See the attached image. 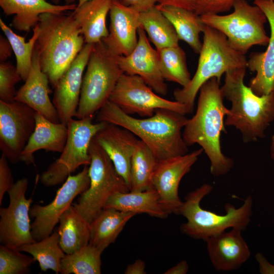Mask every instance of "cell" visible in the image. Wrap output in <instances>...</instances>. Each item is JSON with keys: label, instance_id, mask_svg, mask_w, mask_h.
I'll return each mask as SVG.
<instances>
[{"label": "cell", "instance_id": "cell-36", "mask_svg": "<svg viewBox=\"0 0 274 274\" xmlns=\"http://www.w3.org/2000/svg\"><path fill=\"white\" fill-rule=\"evenodd\" d=\"M35 261L32 257L21 253L18 248L0 246V274H25Z\"/></svg>", "mask_w": 274, "mask_h": 274}, {"label": "cell", "instance_id": "cell-19", "mask_svg": "<svg viewBox=\"0 0 274 274\" xmlns=\"http://www.w3.org/2000/svg\"><path fill=\"white\" fill-rule=\"evenodd\" d=\"M107 153L116 170L131 187V160L139 140L129 130L108 123L92 139Z\"/></svg>", "mask_w": 274, "mask_h": 274}, {"label": "cell", "instance_id": "cell-7", "mask_svg": "<svg viewBox=\"0 0 274 274\" xmlns=\"http://www.w3.org/2000/svg\"><path fill=\"white\" fill-rule=\"evenodd\" d=\"M123 74L116 55L102 41L94 44L83 78L76 117L79 119L93 118L109 100Z\"/></svg>", "mask_w": 274, "mask_h": 274}, {"label": "cell", "instance_id": "cell-50", "mask_svg": "<svg viewBox=\"0 0 274 274\" xmlns=\"http://www.w3.org/2000/svg\"><path fill=\"white\" fill-rule=\"evenodd\" d=\"M269 1H273V0H269Z\"/></svg>", "mask_w": 274, "mask_h": 274}, {"label": "cell", "instance_id": "cell-30", "mask_svg": "<svg viewBox=\"0 0 274 274\" xmlns=\"http://www.w3.org/2000/svg\"><path fill=\"white\" fill-rule=\"evenodd\" d=\"M139 20L157 50L179 45L180 40L174 27L156 5L140 13Z\"/></svg>", "mask_w": 274, "mask_h": 274}, {"label": "cell", "instance_id": "cell-43", "mask_svg": "<svg viewBox=\"0 0 274 274\" xmlns=\"http://www.w3.org/2000/svg\"><path fill=\"white\" fill-rule=\"evenodd\" d=\"M13 49L7 38L1 35L0 37V61H6L12 55Z\"/></svg>", "mask_w": 274, "mask_h": 274}, {"label": "cell", "instance_id": "cell-10", "mask_svg": "<svg viewBox=\"0 0 274 274\" xmlns=\"http://www.w3.org/2000/svg\"><path fill=\"white\" fill-rule=\"evenodd\" d=\"M107 123L102 121L93 123L92 118L71 119L67 123L68 136L61 155L41 174V183L47 187L57 185L63 183L79 166L89 165L90 143Z\"/></svg>", "mask_w": 274, "mask_h": 274}, {"label": "cell", "instance_id": "cell-25", "mask_svg": "<svg viewBox=\"0 0 274 274\" xmlns=\"http://www.w3.org/2000/svg\"><path fill=\"white\" fill-rule=\"evenodd\" d=\"M113 0H90L72 13L85 43L95 44L109 35L106 18Z\"/></svg>", "mask_w": 274, "mask_h": 274}, {"label": "cell", "instance_id": "cell-14", "mask_svg": "<svg viewBox=\"0 0 274 274\" xmlns=\"http://www.w3.org/2000/svg\"><path fill=\"white\" fill-rule=\"evenodd\" d=\"M27 178L17 180L8 191L9 204L0 208V242L4 246L18 248L36 241L31 233L29 210L32 198H26Z\"/></svg>", "mask_w": 274, "mask_h": 274}, {"label": "cell", "instance_id": "cell-41", "mask_svg": "<svg viewBox=\"0 0 274 274\" xmlns=\"http://www.w3.org/2000/svg\"><path fill=\"white\" fill-rule=\"evenodd\" d=\"M198 0H159L158 6H172L194 11Z\"/></svg>", "mask_w": 274, "mask_h": 274}, {"label": "cell", "instance_id": "cell-24", "mask_svg": "<svg viewBox=\"0 0 274 274\" xmlns=\"http://www.w3.org/2000/svg\"><path fill=\"white\" fill-rule=\"evenodd\" d=\"M0 6L6 15H15L11 23L13 27L20 31H29L38 25L41 14H63L74 11L77 5H56L46 0H0Z\"/></svg>", "mask_w": 274, "mask_h": 274}, {"label": "cell", "instance_id": "cell-38", "mask_svg": "<svg viewBox=\"0 0 274 274\" xmlns=\"http://www.w3.org/2000/svg\"><path fill=\"white\" fill-rule=\"evenodd\" d=\"M236 0H198L194 12L198 15L218 14L229 11Z\"/></svg>", "mask_w": 274, "mask_h": 274}, {"label": "cell", "instance_id": "cell-31", "mask_svg": "<svg viewBox=\"0 0 274 274\" xmlns=\"http://www.w3.org/2000/svg\"><path fill=\"white\" fill-rule=\"evenodd\" d=\"M157 162L153 151L139 140L131 160L130 191H143L152 188L151 180Z\"/></svg>", "mask_w": 274, "mask_h": 274}, {"label": "cell", "instance_id": "cell-20", "mask_svg": "<svg viewBox=\"0 0 274 274\" xmlns=\"http://www.w3.org/2000/svg\"><path fill=\"white\" fill-rule=\"evenodd\" d=\"M254 4L263 12L269 22L270 36L266 50L254 52L250 56L247 67L256 73L249 87L257 95L261 96L274 90V2L255 0Z\"/></svg>", "mask_w": 274, "mask_h": 274}, {"label": "cell", "instance_id": "cell-46", "mask_svg": "<svg viewBox=\"0 0 274 274\" xmlns=\"http://www.w3.org/2000/svg\"><path fill=\"white\" fill-rule=\"evenodd\" d=\"M75 1H78L77 7L90 0H65V4H74Z\"/></svg>", "mask_w": 274, "mask_h": 274}, {"label": "cell", "instance_id": "cell-16", "mask_svg": "<svg viewBox=\"0 0 274 274\" xmlns=\"http://www.w3.org/2000/svg\"><path fill=\"white\" fill-rule=\"evenodd\" d=\"M138 35L137 45L131 53L127 56L116 55L118 64L123 73L141 77L156 93L165 95L167 86L160 71L158 52L151 46L141 26Z\"/></svg>", "mask_w": 274, "mask_h": 274}, {"label": "cell", "instance_id": "cell-2", "mask_svg": "<svg viewBox=\"0 0 274 274\" xmlns=\"http://www.w3.org/2000/svg\"><path fill=\"white\" fill-rule=\"evenodd\" d=\"M188 120L184 114L163 109L156 110L151 117L138 119L109 100L97 115V121L121 126L139 137L153 151L158 161L188 153V146L182 133Z\"/></svg>", "mask_w": 274, "mask_h": 274}, {"label": "cell", "instance_id": "cell-8", "mask_svg": "<svg viewBox=\"0 0 274 274\" xmlns=\"http://www.w3.org/2000/svg\"><path fill=\"white\" fill-rule=\"evenodd\" d=\"M229 14L200 15L202 22L223 33L230 45L245 54L254 45H267L269 37L264 28L266 16L257 6L246 0H236Z\"/></svg>", "mask_w": 274, "mask_h": 274}, {"label": "cell", "instance_id": "cell-49", "mask_svg": "<svg viewBox=\"0 0 274 274\" xmlns=\"http://www.w3.org/2000/svg\"><path fill=\"white\" fill-rule=\"evenodd\" d=\"M271 140L274 141V135L272 136Z\"/></svg>", "mask_w": 274, "mask_h": 274}, {"label": "cell", "instance_id": "cell-33", "mask_svg": "<svg viewBox=\"0 0 274 274\" xmlns=\"http://www.w3.org/2000/svg\"><path fill=\"white\" fill-rule=\"evenodd\" d=\"M157 51L160 71L165 81L177 83L182 87L187 86L191 78L184 50L178 45Z\"/></svg>", "mask_w": 274, "mask_h": 274}, {"label": "cell", "instance_id": "cell-32", "mask_svg": "<svg viewBox=\"0 0 274 274\" xmlns=\"http://www.w3.org/2000/svg\"><path fill=\"white\" fill-rule=\"evenodd\" d=\"M18 249L30 254L39 262L42 271L51 269L56 273H59L61 260L66 254L60 246L57 230L40 241L23 245Z\"/></svg>", "mask_w": 274, "mask_h": 274}, {"label": "cell", "instance_id": "cell-6", "mask_svg": "<svg viewBox=\"0 0 274 274\" xmlns=\"http://www.w3.org/2000/svg\"><path fill=\"white\" fill-rule=\"evenodd\" d=\"M203 33L196 73L187 86L176 89L174 92L175 100L185 106L188 114L193 113L197 94L205 82L212 78L220 82L227 71L247 67L245 54L234 49L223 33L206 25Z\"/></svg>", "mask_w": 274, "mask_h": 274}, {"label": "cell", "instance_id": "cell-4", "mask_svg": "<svg viewBox=\"0 0 274 274\" xmlns=\"http://www.w3.org/2000/svg\"><path fill=\"white\" fill-rule=\"evenodd\" d=\"M35 49L42 71L54 88L85 44L72 14L43 13L40 16Z\"/></svg>", "mask_w": 274, "mask_h": 274}, {"label": "cell", "instance_id": "cell-35", "mask_svg": "<svg viewBox=\"0 0 274 274\" xmlns=\"http://www.w3.org/2000/svg\"><path fill=\"white\" fill-rule=\"evenodd\" d=\"M0 27L10 42L16 59V68L22 79L25 81L32 66V56L40 30L37 25L33 28V34L28 42L25 38L15 33L1 18Z\"/></svg>", "mask_w": 274, "mask_h": 274}, {"label": "cell", "instance_id": "cell-9", "mask_svg": "<svg viewBox=\"0 0 274 274\" xmlns=\"http://www.w3.org/2000/svg\"><path fill=\"white\" fill-rule=\"evenodd\" d=\"M89 152L91 157L89 167L90 185L80 194L77 202L72 204L90 223L104 208L111 195L118 192H129L130 189L106 151L93 140Z\"/></svg>", "mask_w": 274, "mask_h": 274}, {"label": "cell", "instance_id": "cell-21", "mask_svg": "<svg viewBox=\"0 0 274 274\" xmlns=\"http://www.w3.org/2000/svg\"><path fill=\"white\" fill-rule=\"evenodd\" d=\"M241 230L232 228L208 238L205 241L210 261L218 271L239 268L249 258L251 251Z\"/></svg>", "mask_w": 274, "mask_h": 274}, {"label": "cell", "instance_id": "cell-40", "mask_svg": "<svg viewBox=\"0 0 274 274\" xmlns=\"http://www.w3.org/2000/svg\"><path fill=\"white\" fill-rule=\"evenodd\" d=\"M119 1L123 5L133 8L141 13L155 6L159 0H119Z\"/></svg>", "mask_w": 274, "mask_h": 274}, {"label": "cell", "instance_id": "cell-5", "mask_svg": "<svg viewBox=\"0 0 274 274\" xmlns=\"http://www.w3.org/2000/svg\"><path fill=\"white\" fill-rule=\"evenodd\" d=\"M213 186L204 183L190 192L180 209L179 215L187 219L181 226V231L196 239L208 238L222 233L228 228L243 231L249 224L253 214V198L251 195L239 208L230 203L225 204L226 214L219 215L202 209L201 200L213 190Z\"/></svg>", "mask_w": 274, "mask_h": 274}, {"label": "cell", "instance_id": "cell-34", "mask_svg": "<svg viewBox=\"0 0 274 274\" xmlns=\"http://www.w3.org/2000/svg\"><path fill=\"white\" fill-rule=\"evenodd\" d=\"M101 253L88 244L71 254H65L61 260L59 273L100 274Z\"/></svg>", "mask_w": 274, "mask_h": 274}, {"label": "cell", "instance_id": "cell-11", "mask_svg": "<svg viewBox=\"0 0 274 274\" xmlns=\"http://www.w3.org/2000/svg\"><path fill=\"white\" fill-rule=\"evenodd\" d=\"M109 101L128 114L151 117L157 109H163L186 115L185 106L157 95L140 76L123 73L119 78Z\"/></svg>", "mask_w": 274, "mask_h": 274}, {"label": "cell", "instance_id": "cell-1", "mask_svg": "<svg viewBox=\"0 0 274 274\" xmlns=\"http://www.w3.org/2000/svg\"><path fill=\"white\" fill-rule=\"evenodd\" d=\"M220 83L212 78L201 86L196 112L188 119L182 133L188 146L198 144L203 149L210 162L211 173L215 177L225 175L234 164L221 148V134L227 132L224 118L229 109L224 104Z\"/></svg>", "mask_w": 274, "mask_h": 274}, {"label": "cell", "instance_id": "cell-23", "mask_svg": "<svg viewBox=\"0 0 274 274\" xmlns=\"http://www.w3.org/2000/svg\"><path fill=\"white\" fill-rule=\"evenodd\" d=\"M35 117V129L20 157V161L26 164L35 162L33 154L38 150L61 153L68 136L66 124L52 122L38 112Z\"/></svg>", "mask_w": 274, "mask_h": 274}, {"label": "cell", "instance_id": "cell-39", "mask_svg": "<svg viewBox=\"0 0 274 274\" xmlns=\"http://www.w3.org/2000/svg\"><path fill=\"white\" fill-rule=\"evenodd\" d=\"M7 160L6 157L2 154L0 158V205L2 203L5 193L8 192L14 184Z\"/></svg>", "mask_w": 274, "mask_h": 274}, {"label": "cell", "instance_id": "cell-3", "mask_svg": "<svg viewBox=\"0 0 274 274\" xmlns=\"http://www.w3.org/2000/svg\"><path fill=\"white\" fill-rule=\"evenodd\" d=\"M246 69L226 72L221 89L224 98L231 104L225 125L235 128L243 142L248 143L264 138L267 128L274 121V90L267 94L256 95L244 83Z\"/></svg>", "mask_w": 274, "mask_h": 274}, {"label": "cell", "instance_id": "cell-45", "mask_svg": "<svg viewBox=\"0 0 274 274\" xmlns=\"http://www.w3.org/2000/svg\"><path fill=\"white\" fill-rule=\"evenodd\" d=\"M189 270V265L186 260H182L175 266L168 268L165 274H186Z\"/></svg>", "mask_w": 274, "mask_h": 274}, {"label": "cell", "instance_id": "cell-15", "mask_svg": "<svg viewBox=\"0 0 274 274\" xmlns=\"http://www.w3.org/2000/svg\"><path fill=\"white\" fill-rule=\"evenodd\" d=\"M203 152L201 148L189 153L158 161L152 177V188L157 192L162 206L169 214L179 215L183 203L178 193L180 183Z\"/></svg>", "mask_w": 274, "mask_h": 274}, {"label": "cell", "instance_id": "cell-47", "mask_svg": "<svg viewBox=\"0 0 274 274\" xmlns=\"http://www.w3.org/2000/svg\"><path fill=\"white\" fill-rule=\"evenodd\" d=\"M270 154L271 158L274 162V141L271 140L270 146Z\"/></svg>", "mask_w": 274, "mask_h": 274}, {"label": "cell", "instance_id": "cell-13", "mask_svg": "<svg viewBox=\"0 0 274 274\" xmlns=\"http://www.w3.org/2000/svg\"><path fill=\"white\" fill-rule=\"evenodd\" d=\"M36 112L27 105L0 100V149L12 163L20 157L36 127Z\"/></svg>", "mask_w": 274, "mask_h": 274}, {"label": "cell", "instance_id": "cell-27", "mask_svg": "<svg viewBox=\"0 0 274 274\" xmlns=\"http://www.w3.org/2000/svg\"><path fill=\"white\" fill-rule=\"evenodd\" d=\"M137 214L145 213L152 217L165 219L169 214L162 206L157 192L151 188L143 191L118 192L108 199L104 209Z\"/></svg>", "mask_w": 274, "mask_h": 274}, {"label": "cell", "instance_id": "cell-26", "mask_svg": "<svg viewBox=\"0 0 274 274\" xmlns=\"http://www.w3.org/2000/svg\"><path fill=\"white\" fill-rule=\"evenodd\" d=\"M135 215L132 212L103 209L90 223L89 244L102 253L115 242L127 222Z\"/></svg>", "mask_w": 274, "mask_h": 274}, {"label": "cell", "instance_id": "cell-48", "mask_svg": "<svg viewBox=\"0 0 274 274\" xmlns=\"http://www.w3.org/2000/svg\"><path fill=\"white\" fill-rule=\"evenodd\" d=\"M61 0H51L52 2L56 5H58Z\"/></svg>", "mask_w": 274, "mask_h": 274}, {"label": "cell", "instance_id": "cell-29", "mask_svg": "<svg viewBox=\"0 0 274 274\" xmlns=\"http://www.w3.org/2000/svg\"><path fill=\"white\" fill-rule=\"evenodd\" d=\"M57 230L59 245L66 254H71L89 244L90 223L71 205L62 214Z\"/></svg>", "mask_w": 274, "mask_h": 274}, {"label": "cell", "instance_id": "cell-42", "mask_svg": "<svg viewBox=\"0 0 274 274\" xmlns=\"http://www.w3.org/2000/svg\"><path fill=\"white\" fill-rule=\"evenodd\" d=\"M259 272L261 274H274V264L270 263L261 253L255 255Z\"/></svg>", "mask_w": 274, "mask_h": 274}, {"label": "cell", "instance_id": "cell-44", "mask_svg": "<svg viewBox=\"0 0 274 274\" xmlns=\"http://www.w3.org/2000/svg\"><path fill=\"white\" fill-rule=\"evenodd\" d=\"M146 266L145 262L141 259H136L133 263L127 265L124 273L125 274H145Z\"/></svg>", "mask_w": 274, "mask_h": 274}, {"label": "cell", "instance_id": "cell-22", "mask_svg": "<svg viewBox=\"0 0 274 274\" xmlns=\"http://www.w3.org/2000/svg\"><path fill=\"white\" fill-rule=\"evenodd\" d=\"M24 84L16 91L15 100L24 103L50 121L60 122L57 111L49 97V80L41 67L37 50L33 51L32 66Z\"/></svg>", "mask_w": 274, "mask_h": 274}, {"label": "cell", "instance_id": "cell-37", "mask_svg": "<svg viewBox=\"0 0 274 274\" xmlns=\"http://www.w3.org/2000/svg\"><path fill=\"white\" fill-rule=\"evenodd\" d=\"M21 80L22 79L16 66L10 62H1L0 100L7 102L15 100V85Z\"/></svg>", "mask_w": 274, "mask_h": 274}, {"label": "cell", "instance_id": "cell-18", "mask_svg": "<svg viewBox=\"0 0 274 274\" xmlns=\"http://www.w3.org/2000/svg\"><path fill=\"white\" fill-rule=\"evenodd\" d=\"M109 14V35L101 41L114 54L127 56L138 43V30L141 27L140 12L123 5L119 0H113Z\"/></svg>", "mask_w": 274, "mask_h": 274}, {"label": "cell", "instance_id": "cell-12", "mask_svg": "<svg viewBox=\"0 0 274 274\" xmlns=\"http://www.w3.org/2000/svg\"><path fill=\"white\" fill-rule=\"evenodd\" d=\"M89 185V167L85 165L80 173L67 177L50 203L46 206L35 204L32 206L29 215L35 219L31 224V233L36 242L53 233L62 214L72 205L75 198L86 191Z\"/></svg>", "mask_w": 274, "mask_h": 274}, {"label": "cell", "instance_id": "cell-28", "mask_svg": "<svg viewBox=\"0 0 274 274\" xmlns=\"http://www.w3.org/2000/svg\"><path fill=\"white\" fill-rule=\"evenodd\" d=\"M156 6L172 23L179 40L186 42L195 52L199 53L202 47L199 35L206 26L200 16L194 11L180 7Z\"/></svg>", "mask_w": 274, "mask_h": 274}, {"label": "cell", "instance_id": "cell-17", "mask_svg": "<svg viewBox=\"0 0 274 274\" xmlns=\"http://www.w3.org/2000/svg\"><path fill=\"white\" fill-rule=\"evenodd\" d=\"M94 44L85 43L83 49L54 87L52 102L60 122L66 124L76 117L83 78Z\"/></svg>", "mask_w": 274, "mask_h": 274}]
</instances>
